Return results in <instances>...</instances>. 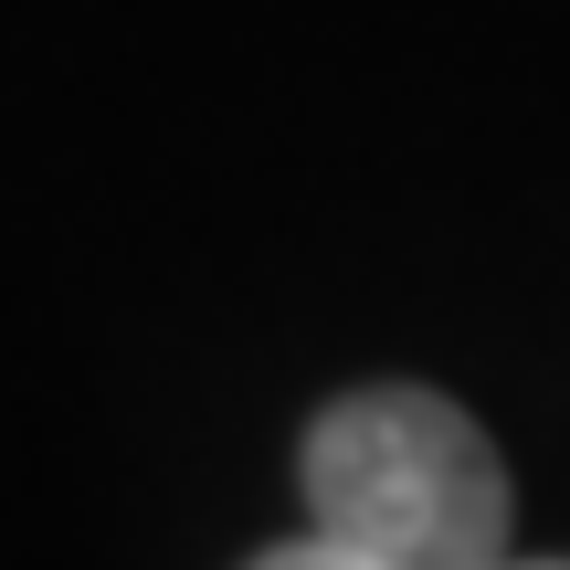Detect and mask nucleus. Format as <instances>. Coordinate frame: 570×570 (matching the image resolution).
Returning <instances> with one entry per match:
<instances>
[{"instance_id": "obj_1", "label": "nucleus", "mask_w": 570, "mask_h": 570, "mask_svg": "<svg viewBox=\"0 0 570 570\" xmlns=\"http://www.w3.org/2000/svg\"><path fill=\"white\" fill-rule=\"evenodd\" d=\"M306 529L381 570H497L508 560V465L497 444L412 381H370L306 423Z\"/></svg>"}, {"instance_id": "obj_2", "label": "nucleus", "mask_w": 570, "mask_h": 570, "mask_svg": "<svg viewBox=\"0 0 570 570\" xmlns=\"http://www.w3.org/2000/svg\"><path fill=\"white\" fill-rule=\"evenodd\" d=\"M254 570H381V560H360V550H338V539L306 529V539H285V550H265Z\"/></svg>"}, {"instance_id": "obj_3", "label": "nucleus", "mask_w": 570, "mask_h": 570, "mask_svg": "<svg viewBox=\"0 0 570 570\" xmlns=\"http://www.w3.org/2000/svg\"><path fill=\"white\" fill-rule=\"evenodd\" d=\"M497 570H570V560H518V550H508V560H497Z\"/></svg>"}]
</instances>
